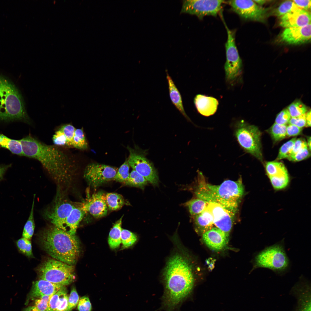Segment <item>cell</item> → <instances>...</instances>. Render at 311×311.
<instances>
[{"mask_svg": "<svg viewBox=\"0 0 311 311\" xmlns=\"http://www.w3.org/2000/svg\"><path fill=\"white\" fill-rule=\"evenodd\" d=\"M284 239L258 252L255 256L253 270L267 268L278 274L286 272L290 261L285 249Z\"/></svg>", "mask_w": 311, "mask_h": 311, "instance_id": "8992f818", "label": "cell"}, {"mask_svg": "<svg viewBox=\"0 0 311 311\" xmlns=\"http://www.w3.org/2000/svg\"><path fill=\"white\" fill-rule=\"evenodd\" d=\"M265 168L267 175L274 189L280 190L288 185L289 179L287 170L284 164L277 161L267 162Z\"/></svg>", "mask_w": 311, "mask_h": 311, "instance_id": "9a60e30c", "label": "cell"}, {"mask_svg": "<svg viewBox=\"0 0 311 311\" xmlns=\"http://www.w3.org/2000/svg\"><path fill=\"white\" fill-rule=\"evenodd\" d=\"M255 3L258 5L261 6L266 3L268 1L265 0H253Z\"/></svg>", "mask_w": 311, "mask_h": 311, "instance_id": "6f0895ef", "label": "cell"}, {"mask_svg": "<svg viewBox=\"0 0 311 311\" xmlns=\"http://www.w3.org/2000/svg\"><path fill=\"white\" fill-rule=\"evenodd\" d=\"M30 122L23 97L16 86L0 75V121Z\"/></svg>", "mask_w": 311, "mask_h": 311, "instance_id": "5b68a950", "label": "cell"}, {"mask_svg": "<svg viewBox=\"0 0 311 311\" xmlns=\"http://www.w3.org/2000/svg\"><path fill=\"white\" fill-rule=\"evenodd\" d=\"M86 213L83 208L82 203H79L71 211L60 229L70 234L76 235L78 225Z\"/></svg>", "mask_w": 311, "mask_h": 311, "instance_id": "603a6c76", "label": "cell"}, {"mask_svg": "<svg viewBox=\"0 0 311 311\" xmlns=\"http://www.w3.org/2000/svg\"><path fill=\"white\" fill-rule=\"evenodd\" d=\"M170 97L173 105L189 121L190 119L185 111L181 95L171 77L166 71Z\"/></svg>", "mask_w": 311, "mask_h": 311, "instance_id": "d4e9b609", "label": "cell"}, {"mask_svg": "<svg viewBox=\"0 0 311 311\" xmlns=\"http://www.w3.org/2000/svg\"><path fill=\"white\" fill-rule=\"evenodd\" d=\"M208 204V202L197 198L188 201L184 205L188 208L190 214L194 217L202 213Z\"/></svg>", "mask_w": 311, "mask_h": 311, "instance_id": "4dcf8cb0", "label": "cell"}, {"mask_svg": "<svg viewBox=\"0 0 311 311\" xmlns=\"http://www.w3.org/2000/svg\"><path fill=\"white\" fill-rule=\"evenodd\" d=\"M72 147L81 149L87 148L88 144L82 129H76L72 140Z\"/></svg>", "mask_w": 311, "mask_h": 311, "instance_id": "d590c367", "label": "cell"}, {"mask_svg": "<svg viewBox=\"0 0 311 311\" xmlns=\"http://www.w3.org/2000/svg\"><path fill=\"white\" fill-rule=\"evenodd\" d=\"M79 300V296L75 287L73 286L72 288L68 297V311H72L75 308L78 304Z\"/></svg>", "mask_w": 311, "mask_h": 311, "instance_id": "ee69618b", "label": "cell"}, {"mask_svg": "<svg viewBox=\"0 0 311 311\" xmlns=\"http://www.w3.org/2000/svg\"><path fill=\"white\" fill-rule=\"evenodd\" d=\"M280 38L282 41L290 45L308 43L311 40V23L301 27L286 28L280 34Z\"/></svg>", "mask_w": 311, "mask_h": 311, "instance_id": "2e32d148", "label": "cell"}, {"mask_svg": "<svg viewBox=\"0 0 311 311\" xmlns=\"http://www.w3.org/2000/svg\"><path fill=\"white\" fill-rule=\"evenodd\" d=\"M39 240L42 248L52 258L69 265L76 264L80 253L76 235L70 234L52 225L41 232Z\"/></svg>", "mask_w": 311, "mask_h": 311, "instance_id": "3957f363", "label": "cell"}, {"mask_svg": "<svg viewBox=\"0 0 311 311\" xmlns=\"http://www.w3.org/2000/svg\"><path fill=\"white\" fill-rule=\"evenodd\" d=\"M307 142L308 147L309 150L310 151L311 149V137L310 136L307 138Z\"/></svg>", "mask_w": 311, "mask_h": 311, "instance_id": "680465c9", "label": "cell"}, {"mask_svg": "<svg viewBox=\"0 0 311 311\" xmlns=\"http://www.w3.org/2000/svg\"><path fill=\"white\" fill-rule=\"evenodd\" d=\"M291 118L288 109H285L277 115L275 119V123L280 125H287L289 123Z\"/></svg>", "mask_w": 311, "mask_h": 311, "instance_id": "bcb514c9", "label": "cell"}, {"mask_svg": "<svg viewBox=\"0 0 311 311\" xmlns=\"http://www.w3.org/2000/svg\"><path fill=\"white\" fill-rule=\"evenodd\" d=\"M306 125L308 126H311V111L310 110L306 113Z\"/></svg>", "mask_w": 311, "mask_h": 311, "instance_id": "11a10c76", "label": "cell"}, {"mask_svg": "<svg viewBox=\"0 0 311 311\" xmlns=\"http://www.w3.org/2000/svg\"><path fill=\"white\" fill-rule=\"evenodd\" d=\"M19 141L23 156L40 162L58 186L62 189L69 187L76 170L73 159L56 147L44 144L31 136Z\"/></svg>", "mask_w": 311, "mask_h": 311, "instance_id": "6da1fadb", "label": "cell"}, {"mask_svg": "<svg viewBox=\"0 0 311 311\" xmlns=\"http://www.w3.org/2000/svg\"><path fill=\"white\" fill-rule=\"evenodd\" d=\"M292 290L297 300L296 311H311V289L308 281L301 278Z\"/></svg>", "mask_w": 311, "mask_h": 311, "instance_id": "44dd1931", "label": "cell"}, {"mask_svg": "<svg viewBox=\"0 0 311 311\" xmlns=\"http://www.w3.org/2000/svg\"><path fill=\"white\" fill-rule=\"evenodd\" d=\"M60 129L65 136L67 141V146L72 147V142L76 129L72 125L70 124H65Z\"/></svg>", "mask_w": 311, "mask_h": 311, "instance_id": "b9f144b4", "label": "cell"}, {"mask_svg": "<svg viewBox=\"0 0 311 311\" xmlns=\"http://www.w3.org/2000/svg\"><path fill=\"white\" fill-rule=\"evenodd\" d=\"M310 151L307 147L295 153L290 155L287 159L291 161H300L309 157L310 155Z\"/></svg>", "mask_w": 311, "mask_h": 311, "instance_id": "7bdbcfd3", "label": "cell"}, {"mask_svg": "<svg viewBox=\"0 0 311 311\" xmlns=\"http://www.w3.org/2000/svg\"><path fill=\"white\" fill-rule=\"evenodd\" d=\"M310 23V12L300 8L280 17L279 22L280 25L286 28L303 27Z\"/></svg>", "mask_w": 311, "mask_h": 311, "instance_id": "ac0fdd59", "label": "cell"}, {"mask_svg": "<svg viewBox=\"0 0 311 311\" xmlns=\"http://www.w3.org/2000/svg\"><path fill=\"white\" fill-rule=\"evenodd\" d=\"M194 101L198 112L206 117L214 114L219 105L218 100L215 98L202 94L196 95Z\"/></svg>", "mask_w": 311, "mask_h": 311, "instance_id": "7402d4cb", "label": "cell"}, {"mask_svg": "<svg viewBox=\"0 0 311 311\" xmlns=\"http://www.w3.org/2000/svg\"><path fill=\"white\" fill-rule=\"evenodd\" d=\"M55 145L57 146H67V141L65 136L62 131L59 129L56 131L52 138Z\"/></svg>", "mask_w": 311, "mask_h": 311, "instance_id": "7dc6e473", "label": "cell"}, {"mask_svg": "<svg viewBox=\"0 0 311 311\" xmlns=\"http://www.w3.org/2000/svg\"><path fill=\"white\" fill-rule=\"evenodd\" d=\"M291 117H295L306 114L307 111V107L301 101L293 102L288 107Z\"/></svg>", "mask_w": 311, "mask_h": 311, "instance_id": "74e56055", "label": "cell"}, {"mask_svg": "<svg viewBox=\"0 0 311 311\" xmlns=\"http://www.w3.org/2000/svg\"><path fill=\"white\" fill-rule=\"evenodd\" d=\"M37 272L39 279L64 286L70 284L75 279L74 266L53 258L44 261Z\"/></svg>", "mask_w": 311, "mask_h": 311, "instance_id": "52a82bcc", "label": "cell"}, {"mask_svg": "<svg viewBox=\"0 0 311 311\" xmlns=\"http://www.w3.org/2000/svg\"><path fill=\"white\" fill-rule=\"evenodd\" d=\"M237 208H228L217 219L214 225L229 235L234 223Z\"/></svg>", "mask_w": 311, "mask_h": 311, "instance_id": "cb8c5ba5", "label": "cell"}, {"mask_svg": "<svg viewBox=\"0 0 311 311\" xmlns=\"http://www.w3.org/2000/svg\"><path fill=\"white\" fill-rule=\"evenodd\" d=\"M287 125H281L274 123L271 127L270 133L275 142L280 141L287 136Z\"/></svg>", "mask_w": 311, "mask_h": 311, "instance_id": "8d00e7d4", "label": "cell"}, {"mask_svg": "<svg viewBox=\"0 0 311 311\" xmlns=\"http://www.w3.org/2000/svg\"><path fill=\"white\" fill-rule=\"evenodd\" d=\"M198 185L195 191L197 198L238 208L244 192L241 177L236 181L227 180L219 185H215L207 183L201 172L198 170Z\"/></svg>", "mask_w": 311, "mask_h": 311, "instance_id": "277c9868", "label": "cell"}, {"mask_svg": "<svg viewBox=\"0 0 311 311\" xmlns=\"http://www.w3.org/2000/svg\"><path fill=\"white\" fill-rule=\"evenodd\" d=\"M83 209L97 218L106 216L108 208L106 203V194L102 191L93 194L84 203H82Z\"/></svg>", "mask_w": 311, "mask_h": 311, "instance_id": "e0dca14e", "label": "cell"}, {"mask_svg": "<svg viewBox=\"0 0 311 311\" xmlns=\"http://www.w3.org/2000/svg\"><path fill=\"white\" fill-rule=\"evenodd\" d=\"M148 181L144 177L133 170L124 183L127 185L144 189Z\"/></svg>", "mask_w": 311, "mask_h": 311, "instance_id": "d6a6232c", "label": "cell"}, {"mask_svg": "<svg viewBox=\"0 0 311 311\" xmlns=\"http://www.w3.org/2000/svg\"><path fill=\"white\" fill-rule=\"evenodd\" d=\"M117 171V168L109 165L92 163L86 167L84 176L90 186L96 188L106 182L113 180Z\"/></svg>", "mask_w": 311, "mask_h": 311, "instance_id": "4fadbf2b", "label": "cell"}, {"mask_svg": "<svg viewBox=\"0 0 311 311\" xmlns=\"http://www.w3.org/2000/svg\"><path fill=\"white\" fill-rule=\"evenodd\" d=\"M63 286L40 279L33 282L27 295L25 304H28L31 300L35 299L43 295L52 296Z\"/></svg>", "mask_w": 311, "mask_h": 311, "instance_id": "d6986e66", "label": "cell"}, {"mask_svg": "<svg viewBox=\"0 0 311 311\" xmlns=\"http://www.w3.org/2000/svg\"><path fill=\"white\" fill-rule=\"evenodd\" d=\"M11 166V164L0 166V181L3 179L6 171Z\"/></svg>", "mask_w": 311, "mask_h": 311, "instance_id": "db71d44e", "label": "cell"}, {"mask_svg": "<svg viewBox=\"0 0 311 311\" xmlns=\"http://www.w3.org/2000/svg\"><path fill=\"white\" fill-rule=\"evenodd\" d=\"M293 1L297 6L301 9L308 11H309V10H310V0H294Z\"/></svg>", "mask_w": 311, "mask_h": 311, "instance_id": "f5cc1de1", "label": "cell"}, {"mask_svg": "<svg viewBox=\"0 0 311 311\" xmlns=\"http://www.w3.org/2000/svg\"><path fill=\"white\" fill-rule=\"evenodd\" d=\"M92 306L89 297L86 296L81 297L77 305L79 311H91Z\"/></svg>", "mask_w": 311, "mask_h": 311, "instance_id": "c3c4849f", "label": "cell"}, {"mask_svg": "<svg viewBox=\"0 0 311 311\" xmlns=\"http://www.w3.org/2000/svg\"><path fill=\"white\" fill-rule=\"evenodd\" d=\"M196 230L202 234L213 227V217L206 208L200 213L193 217Z\"/></svg>", "mask_w": 311, "mask_h": 311, "instance_id": "484cf974", "label": "cell"}, {"mask_svg": "<svg viewBox=\"0 0 311 311\" xmlns=\"http://www.w3.org/2000/svg\"><path fill=\"white\" fill-rule=\"evenodd\" d=\"M307 147H308L307 142L304 139L299 138L296 139L290 155L295 153Z\"/></svg>", "mask_w": 311, "mask_h": 311, "instance_id": "681fc988", "label": "cell"}, {"mask_svg": "<svg viewBox=\"0 0 311 311\" xmlns=\"http://www.w3.org/2000/svg\"><path fill=\"white\" fill-rule=\"evenodd\" d=\"M0 147L6 149L13 154L23 156L19 140L10 139L2 134H0Z\"/></svg>", "mask_w": 311, "mask_h": 311, "instance_id": "83f0119b", "label": "cell"}, {"mask_svg": "<svg viewBox=\"0 0 311 311\" xmlns=\"http://www.w3.org/2000/svg\"><path fill=\"white\" fill-rule=\"evenodd\" d=\"M229 235L216 227H213L202 234V239L211 249L219 251L227 244Z\"/></svg>", "mask_w": 311, "mask_h": 311, "instance_id": "ffe728a7", "label": "cell"}, {"mask_svg": "<svg viewBox=\"0 0 311 311\" xmlns=\"http://www.w3.org/2000/svg\"><path fill=\"white\" fill-rule=\"evenodd\" d=\"M300 8L297 6L293 1L287 0L282 3L276 9L271 12V14L277 16L281 17L286 14L297 9Z\"/></svg>", "mask_w": 311, "mask_h": 311, "instance_id": "e575fe53", "label": "cell"}, {"mask_svg": "<svg viewBox=\"0 0 311 311\" xmlns=\"http://www.w3.org/2000/svg\"><path fill=\"white\" fill-rule=\"evenodd\" d=\"M67 294V288L63 286L52 296L46 311H55L62 305Z\"/></svg>", "mask_w": 311, "mask_h": 311, "instance_id": "f1b7e54d", "label": "cell"}, {"mask_svg": "<svg viewBox=\"0 0 311 311\" xmlns=\"http://www.w3.org/2000/svg\"><path fill=\"white\" fill-rule=\"evenodd\" d=\"M227 39L225 44L226 60L224 65L226 83L231 86L242 82V65L236 44L234 33L226 26Z\"/></svg>", "mask_w": 311, "mask_h": 311, "instance_id": "9c48e42d", "label": "cell"}, {"mask_svg": "<svg viewBox=\"0 0 311 311\" xmlns=\"http://www.w3.org/2000/svg\"><path fill=\"white\" fill-rule=\"evenodd\" d=\"M227 2L234 12L245 20L264 23L271 14L270 8L263 7L253 0H230Z\"/></svg>", "mask_w": 311, "mask_h": 311, "instance_id": "8fae6325", "label": "cell"}, {"mask_svg": "<svg viewBox=\"0 0 311 311\" xmlns=\"http://www.w3.org/2000/svg\"><path fill=\"white\" fill-rule=\"evenodd\" d=\"M296 139L294 138L283 144L279 149L276 160L287 158L291 152L294 144Z\"/></svg>", "mask_w": 311, "mask_h": 311, "instance_id": "60d3db41", "label": "cell"}, {"mask_svg": "<svg viewBox=\"0 0 311 311\" xmlns=\"http://www.w3.org/2000/svg\"><path fill=\"white\" fill-rule=\"evenodd\" d=\"M18 251L29 258L33 257L30 240L22 237L15 242Z\"/></svg>", "mask_w": 311, "mask_h": 311, "instance_id": "836d02e7", "label": "cell"}, {"mask_svg": "<svg viewBox=\"0 0 311 311\" xmlns=\"http://www.w3.org/2000/svg\"><path fill=\"white\" fill-rule=\"evenodd\" d=\"M106 203L108 209L112 211L120 209L125 202L123 196L115 193H109L106 194Z\"/></svg>", "mask_w": 311, "mask_h": 311, "instance_id": "f546056e", "label": "cell"}, {"mask_svg": "<svg viewBox=\"0 0 311 311\" xmlns=\"http://www.w3.org/2000/svg\"><path fill=\"white\" fill-rule=\"evenodd\" d=\"M23 311H40L35 306H29L24 309Z\"/></svg>", "mask_w": 311, "mask_h": 311, "instance_id": "9f6ffc18", "label": "cell"}, {"mask_svg": "<svg viewBox=\"0 0 311 311\" xmlns=\"http://www.w3.org/2000/svg\"><path fill=\"white\" fill-rule=\"evenodd\" d=\"M129 166L127 159L117 170L113 180L124 183L129 177Z\"/></svg>", "mask_w": 311, "mask_h": 311, "instance_id": "ab89813d", "label": "cell"}, {"mask_svg": "<svg viewBox=\"0 0 311 311\" xmlns=\"http://www.w3.org/2000/svg\"><path fill=\"white\" fill-rule=\"evenodd\" d=\"M224 1L221 0H183L180 13L195 15L200 19L206 16H216L221 10Z\"/></svg>", "mask_w": 311, "mask_h": 311, "instance_id": "7c38bea8", "label": "cell"}, {"mask_svg": "<svg viewBox=\"0 0 311 311\" xmlns=\"http://www.w3.org/2000/svg\"><path fill=\"white\" fill-rule=\"evenodd\" d=\"M52 296L44 295L35 299L34 306L40 311H46Z\"/></svg>", "mask_w": 311, "mask_h": 311, "instance_id": "f6af8a7d", "label": "cell"}, {"mask_svg": "<svg viewBox=\"0 0 311 311\" xmlns=\"http://www.w3.org/2000/svg\"><path fill=\"white\" fill-rule=\"evenodd\" d=\"M79 203L70 200L63 189L58 186L54 198L44 210L43 216L53 225L61 229L71 211Z\"/></svg>", "mask_w": 311, "mask_h": 311, "instance_id": "30bf717a", "label": "cell"}, {"mask_svg": "<svg viewBox=\"0 0 311 311\" xmlns=\"http://www.w3.org/2000/svg\"><path fill=\"white\" fill-rule=\"evenodd\" d=\"M234 134L239 145L246 152L263 161L261 133L257 126L242 120L238 121L235 124Z\"/></svg>", "mask_w": 311, "mask_h": 311, "instance_id": "ba28073f", "label": "cell"}, {"mask_svg": "<svg viewBox=\"0 0 311 311\" xmlns=\"http://www.w3.org/2000/svg\"><path fill=\"white\" fill-rule=\"evenodd\" d=\"M306 113L298 117H291L288 124L295 125L301 128L306 126Z\"/></svg>", "mask_w": 311, "mask_h": 311, "instance_id": "f907efd6", "label": "cell"}, {"mask_svg": "<svg viewBox=\"0 0 311 311\" xmlns=\"http://www.w3.org/2000/svg\"><path fill=\"white\" fill-rule=\"evenodd\" d=\"M192 270L189 259L182 253H176L169 259L164 273L168 306H176L191 291L194 282Z\"/></svg>", "mask_w": 311, "mask_h": 311, "instance_id": "7a4b0ae2", "label": "cell"}, {"mask_svg": "<svg viewBox=\"0 0 311 311\" xmlns=\"http://www.w3.org/2000/svg\"><path fill=\"white\" fill-rule=\"evenodd\" d=\"M123 217V215L115 222L109 232L108 242L109 246L112 249L117 248L121 244Z\"/></svg>", "mask_w": 311, "mask_h": 311, "instance_id": "4316f807", "label": "cell"}, {"mask_svg": "<svg viewBox=\"0 0 311 311\" xmlns=\"http://www.w3.org/2000/svg\"><path fill=\"white\" fill-rule=\"evenodd\" d=\"M35 196V194H34L30 213L24 225L22 234V237L29 240L31 239L33 235L35 227L34 217V208Z\"/></svg>", "mask_w": 311, "mask_h": 311, "instance_id": "1f68e13d", "label": "cell"}, {"mask_svg": "<svg viewBox=\"0 0 311 311\" xmlns=\"http://www.w3.org/2000/svg\"><path fill=\"white\" fill-rule=\"evenodd\" d=\"M121 240L123 248H126L135 243L137 240V237L135 234L130 231L122 229Z\"/></svg>", "mask_w": 311, "mask_h": 311, "instance_id": "f35d334b", "label": "cell"}, {"mask_svg": "<svg viewBox=\"0 0 311 311\" xmlns=\"http://www.w3.org/2000/svg\"><path fill=\"white\" fill-rule=\"evenodd\" d=\"M128 149L130 152L128 159L129 166L144 177L148 182L154 186L158 185V177L153 164L143 154L129 147Z\"/></svg>", "mask_w": 311, "mask_h": 311, "instance_id": "5bb4252c", "label": "cell"}, {"mask_svg": "<svg viewBox=\"0 0 311 311\" xmlns=\"http://www.w3.org/2000/svg\"><path fill=\"white\" fill-rule=\"evenodd\" d=\"M302 130V128L293 125L289 124L287 126V136L291 137L298 135L301 133Z\"/></svg>", "mask_w": 311, "mask_h": 311, "instance_id": "816d5d0a", "label": "cell"}]
</instances>
